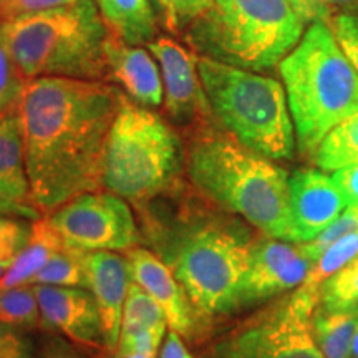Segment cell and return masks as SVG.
<instances>
[{
  "label": "cell",
  "mask_w": 358,
  "mask_h": 358,
  "mask_svg": "<svg viewBox=\"0 0 358 358\" xmlns=\"http://www.w3.org/2000/svg\"><path fill=\"white\" fill-rule=\"evenodd\" d=\"M213 2L214 0H151L159 27L171 35L185 34L187 27L208 10Z\"/></svg>",
  "instance_id": "obj_28"
},
{
  "label": "cell",
  "mask_w": 358,
  "mask_h": 358,
  "mask_svg": "<svg viewBox=\"0 0 358 358\" xmlns=\"http://www.w3.org/2000/svg\"><path fill=\"white\" fill-rule=\"evenodd\" d=\"M3 42L24 80L66 77L106 82L108 29L95 0L0 20Z\"/></svg>",
  "instance_id": "obj_6"
},
{
  "label": "cell",
  "mask_w": 358,
  "mask_h": 358,
  "mask_svg": "<svg viewBox=\"0 0 358 358\" xmlns=\"http://www.w3.org/2000/svg\"><path fill=\"white\" fill-rule=\"evenodd\" d=\"M0 3H2V0H0Z\"/></svg>",
  "instance_id": "obj_45"
},
{
  "label": "cell",
  "mask_w": 358,
  "mask_h": 358,
  "mask_svg": "<svg viewBox=\"0 0 358 358\" xmlns=\"http://www.w3.org/2000/svg\"><path fill=\"white\" fill-rule=\"evenodd\" d=\"M24 85L25 80L17 65L13 64L10 52L3 42L2 30H0V115L19 103Z\"/></svg>",
  "instance_id": "obj_30"
},
{
  "label": "cell",
  "mask_w": 358,
  "mask_h": 358,
  "mask_svg": "<svg viewBox=\"0 0 358 358\" xmlns=\"http://www.w3.org/2000/svg\"><path fill=\"white\" fill-rule=\"evenodd\" d=\"M34 358H83L77 352V348L66 338L52 337L50 340L40 347L38 352H35Z\"/></svg>",
  "instance_id": "obj_36"
},
{
  "label": "cell",
  "mask_w": 358,
  "mask_h": 358,
  "mask_svg": "<svg viewBox=\"0 0 358 358\" xmlns=\"http://www.w3.org/2000/svg\"><path fill=\"white\" fill-rule=\"evenodd\" d=\"M108 34L129 45H148L159 37L151 0H95Z\"/></svg>",
  "instance_id": "obj_19"
},
{
  "label": "cell",
  "mask_w": 358,
  "mask_h": 358,
  "mask_svg": "<svg viewBox=\"0 0 358 358\" xmlns=\"http://www.w3.org/2000/svg\"><path fill=\"white\" fill-rule=\"evenodd\" d=\"M148 241L171 267L194 307L206 342L239 312V289L257 236L250 224L222 211L187 185L138 214Z\"/></svg>",
  "instance_id": "obj_2"
},
{
  "label": "cell",
  "mask_w": 358,
  "mask_h": 358,
  "mask_svg": "<svg viewBox=\"0 0 358 358\" xmlns=\"http://www.w3.org/2000/svg\"><path fill=\"white\" fill-rule=\"evenodd\" d=\"M297 150L313 158L330 129L358 110V73L330 24L313 22L280 62Z\"/></svg>",
  "instance_id": "obj_5"
},
{
  "label": "cell",
  "mask_w": 358,
  "mask_h": 358,
  "mask_svg": "<svg viewBox=\"0 0 358 358\" xmlns=\"http://www.w3.org/2000/svg\"><path fill=\"white\" fill-rule=\"evenodd\" d=\"M50 222L65 244L85 252H128L143 243L131 204L108 191H90L53 211Z\"/></svg>",
  "instance_id": "obj_10"
},
{
  "label": "cell",
  "mask_w": 358,
  "mask_h": 358,
  "mask_svg": "<svg viewBox=\"0 0 358 358\" xmlns=\"http://www.w3.org/2000/svg\"><path fill=\"white\" fill-rule=\"evenodd\" d=\"M113 358H156V357L143 355V353H128V355H120V357H113Z\"/></svg>",
  "instance_id": "obj_42"
},
{
  "label": "cell",
  "mask_w": 358,
  "mask_h": 358,
  "mask_svg": "<svg viewBox=\"0 0 358 358\" xmlns=\"http://www.w3.org/2000/svg\"><path fill=\"white\" fill-rule=\"evenodd\" d=\"M332 10L340 13H358V0H325Z\"/></svg>",
  "instance_id": "obj_40"
},
{
  "label": "cell",
  "mask_w": 358,
  "mask_h": 358,
  "mask_svg": "<svg viewBox=\"0 0 358 358\" xmlns=\"http://www.w3.org/2000/svg\"><path fill=\"white\" fill-rule=\"evenodd\" d=\"M0 259H8V257L6 256V254H3V252H2V250H0Z\"/></svg>",
  "instance_id": "obj_44"
},
{
  "label": "cell",
  "mask_w": 358,
  "mask_h": 358,
  "mask_svg": "<svg viewBox=\"0 0 358 358\" xmlns=\"http://www.w3.org/2000/svg\"><path fill=\"white\" fill-rule=\"evenodd\" d=\"M120 96L122 90L103 80H27L19 113L32 203L40 216L101 189V156Z\"/></svg>",
  "instance_id": "obj_1"
},
{
  "label": "cell",
  "mask_w": 358,
  "mask_h": 358,
  "mask_svg": "<svg viewBox=\"0 0 358 358\" xmlns=\"http://www.w3.org/2000/svg\"><path fill=\"white\" fill-rule=\"evenodd\" d=\"M319 307L329 312L358 308V256L324 282L319 292Z\"/></svg>",
  "instance_id": "obj_27"
},
{
  "label": "cell",
  "mask_w": 358,
  "mask_h": 358,
  "mask_svg": "<svg viewBox=\"0 0 358 358\" xmlns=\"http://www.w3.org/2000/svg\"><path fill=\"white\" fill-rule=\"evenodd\" d=\"M312 159L327 173L358 163V110L327 133Z\"/></svg>",
  "instance_id": "obj_22"
},
{
  "label": "cell",
  "mask_w": 358,
  "mask_h": 358,
  "mask_svg": "<svg viewBox=\"0 0 358 358\" xmlns=\"http://www.w3.org/2000/svg\"><path fill=\"white\" fill-rule=\"evenodd\" d=\"M35 347L25 330L0 322V358H34Z\"/></svg>",
  "instance_id": "obj_33"
},
{
  "label": "cell",
  "mask_w": 358,
  "mask_h": 358,
  "mask_svg": "<svg viewBox=\"0 0 358 358\" xmlns=\"http://www.w3.org/2000/svg\"><path fill=\"white\" fill-rule=\"evenodd\" d=\"M0 198L22 208L35 209L27 171L19 103L0 115Z\"/></svg>",
  "instance_id": "obj_18"
},
{
  "label": "cell",
  "mask_w": 358,
  "mask_h": 358,
  "mask_svg": "<svg viewBox=\"0 0 358 358\" xmlns=\"http://www.w3.org/2000/svg\"><path fill=\"white\" fill-rule=\"evenodd\" d=\"M312 267L301 244L259 232L239 289V312L267 303L292 292L306 280Z\"/></svg>",
  "instance_id": "obj_12"
},
{
  "label": "cell",
  "mask_w": 358,
  "mask_h": 358,
  "mask_svg": "<svg viewBox=\"0 0 358 358\" xmlns=\"http://www.w3.org/2000/svg\"><path fill=\"white\" fill-rule=\"evenodd\" d=\"M306 25L289 0H214L182 38L198 57L264 71L294 50Z\"/></svg>",
  "instance_id": "obj_7"
},
{
  "label": "cell",
  "mask_w": 358,
  "mask_h": 358,
  "mask_svg": "<svg viewBox=\"0 0 358 358\" xmlns=\"http://www.w3.org/2000/svg\"><path fill=\"white\" fill-rule=\"evenodd\" d=\"M289 2L307 24H313V22L332 24L334 10L325 0H289Z\"/></svg>",
  "instance_id": "obj_35"
},
{
  "label": "cell",
  "mask_w": 358,
  "mask_h": 358,
  "mask_svg": "<svg viewBox=\"0 0 358 358\" xmlns=\"http://www.w3.org/2000/svg\"><path fill=\"white\" fill-rule=\"evenodd\" d=\"M355 231H358V209L347 208L345 211L340 214L327 229L322 231L315 239H312L310 243L301 244V248L303 250V254L313 262L322 252H325L330 245Z\"/></svg>",
  "instance_id": "obj_29"
},
{
  "label": "cell",
  "mask_w": 358,
  "mask_h": 358,
  "mask_svg": "<svg viewBox=\"0 0 358 358\" xmlns=\"http://www.w3.org/2000/svg\"><path fill=\"white\" fill-rule=\"evenodd\" d=\"M131 280L145 290L161 307L168 327L178 332L191 345H203L206 335L187 294L179 284L171 267L150 248L129 249L124 252Z\"/></svg>",
  "instance_id": "obj_13"
},
{
  "label": "cell",
  "mask_w": 358,
  "mask_h": 358,
  "mask_svg": "<svg viewBox=\"0 0 358 358\" xmlns=\"http://www.w3.org/2000/svg\"><path fill=\"white\" fill-rule=\"evenodd\" d=\"M30 227L20 217L0 214V250L7 257H15L30 237Z\"/></svg>",
  "instance_id": "obj_31"
},
{
  "label": "cell",
  "mask_w": 358,
  "mask_h": 358,
  "mask_svg": "<svg viewBox=\"0 0 358 358\" xmlns=\"http://www.w3.org/2000/svg\"><path fill=\"white\" fill-rule=\"evenodd\" d=\"M34 2L35 0H2V3H0V20L30 12Z\"/></svg>",
  "instance_id": "obj_38"
},
{
  "label": "cell",
  "mask_w": 358,
  "mask_h": 358,
  "mask_svg": "<svg viewBox=\"0 0 358 358\" xmlns=\"http://www.w3.org/2000/svg\"><path fill=\"white\" fill-rule=\"evenodd\" d=\"M159 64L163 77V111L182 136L216 123L198 70V55L171 37L146 45Z\"/></svg>",
  "instance_id": "obj_11"
},
{
  "label": "cell",
  "mask_w": 358,
  "mask_h": 358,
  "mask_svg": "<svg viewBox=\"0 0 358 358\" xmlns=\"http://www.w3.org/2000/svg\"><path fill=\"white\" fill-rule=\"evenodd\" d=\"M332 179L342 192L347 208L358 209V163L334 171Z\"/></svg>",
  "instance_id": "obj_34"
},
{
  "label": "cell",
  "mask_w": 358,
  "mask_h": 358,
  "mask_svg": "<svg viewBox=\"0 0 358 358\" xmlns=\"http://www.w3.org/2000/svg\"><path fill=\"white\" fill-rule=\"evenodd\" d=\"M88 289L95 297L100 312L103 338L108 358H113L122 334V320L131 274L127 256L115 250L87 252Z\"/></svg>",
  "instance_id": "obj_16"
},
{
  "label": "cell",
  "mask_w": 358,
  "mask_h": 358,
  "mask_svg": "<svg viewBox=\"0 0 358 358\" xmlns=\"http://www.w3.org/2000/svg\"><path fill=\"white\" fill-rule=\"evenodd\" d=\"M352 358H358V332H357L355 338H353V343H352Z\"/></svg>",
  "instance_id": "obj_43"
},
{
  "label": "cell",
  "mask_w": 358,
  "mask_h": 358,
  "mask_svg": "<svg viewBox=\"0 0 358 358\" xmlns=\"http://www.w3.org/2000/svg\"><path fill=\"white\" fill-rule=\"evenodd\" d=\"M0 322L25 332L42 329V313L34 285L0 290Z\"/></svg>",
  "instance_id": "obj_25"
},
{
  "label": "cell",
  "mask_w": 358,
  "mask_h": 358,
  "mask_svg": "<svg viewBox=\"0 0 358 358\" xmlns=\"http://www.w3.org/2000/svg\"><path fill=\"white\" fill-rule=\"evenodd\" d=\"M65 245L64 237L58 234L48 216L34 219L29 241L13 259L12 267L0 282V290L17 287V285H30L40 268Z\"/></svg>",
  "instance_id": "obj_20"
},
{
  "label": "cell",
  "mask_w": 358,
  "mask_h": 358,
  "mask_svg": "<svg viewBox=\"0 0 358 358\" xmlns=\"http://www.w3.org/2000/svg\"><path fill=\"white\" fill-rule=\"evenodd\" d=\"M0 214H7V216H15V217H27V219H37L40 214L35 209L30 208H22V206L12 204L0 198Z\"/></svg>",
  "instance_id": "obj_39"
},
{
  "label": "cell",
  "mask_w": 358,
  "mask_h": 358,
  "mask_svg": "<svg viewBox=\"0 0 358 358\" xmlns=\"http://www.w3.org/2000/svg\"><path fill=\"white\" fill-rule=\"evenodd\" d=\"M158 358H194L191 355L189 348L186 345V340L178 332L168 329L166 337L161 343Z\"/></svg>",
  "instance_id": "obj_37"
},
{
  "label": "cell",
  "mask_w": 358,
  "mask_h": 358,
  "mask_svg": "<svg viewBox=\"0 0 358 358\" xmlns=\"http://www.w3.org/2000/svg\"><path fill=\"white\" fill-rule=\"evenodd\" d=\"M106 82L148 108L163 106L164 87L159 64L146 45H129L108 34L105 40Z\"/></svg>",
  "instance_id": "obj_17"
},
{
  "label": "cell",
  "mask_w": 358,
  "mask_h": 358,
  "mask_svg": "<svg viewBox=\"0 0 358 358\" xmlns=\"http://www.w3.org/2000/svg\"><path fill=\"white\" fill-rule=\"evenodd\" d=\"M319 297L295 289L204 343L199 358H324L312 334Z\"/></svg>",
  "instance_id": "obj_9"
},
{
  "label": "cell",
  "mask_w": 358,
  "mask_h": 358,
  "mask_svg": "<svg viewBox=\"0 0 358 358\" xmlns=\"http://www.w3.org/2000/svg\"><path fill=\"white\" fill-rule=\"evenodd\" d=\"M358 332V308L329 312L317 306L312 313V334L324 358H352Z\"/></svg>",
  "instance_id": "obj_21"
},
{
  "label": "cell",
  "mask_w": 358,
  "mask_h": 358,
  "mask_svg": "<svg viewBox=\"0 0 358 358\" xmlns=\"http://www.w3.org/2000/svg\"><path fill=\"white\" fill-rule=\"evenodd\" d=\"M335 38L358 73V13H338L332 19Z\"/></svg>",
  "instance_id": "obj_32"
},
{
  "label": "cell",
  "mask_w": 358,
  "mask_h": 358,
  "mask_svg": "<svg viewBox=\"0 0 358 358\" xmlns=\"http://www.w3.org/2000/svg\"><path fill=\"white\" fill-rule=\"evenodd\" d=\"M198 70L219 128L268 159L294 158L297 140L282 82L206 57H198Z\"/></svg>",
  "instance_id": "obj_8"
},
{
  "label": "cell",
  "mask_w": 358,
  "mask_h": 358,
  "mask_svg": "<svg viewBox=\"0 0 358 358\" xmlns=\"http://www.w3.org/2000/svg\"><path fill=\"white\" fill-rule=\"evenodd\" d=\"M34 289L42 313L43 330L58 332L75 347L108 358L100 312L90 289L57 285H34Z\"/></svg>",
  "instance_id": "obj_14"
},
{
  "label": "cell",
  "mask_w": 358,
  "mask_h": 358,
  "mask_svg": "<svg viewBox=\"0 0 358 358\" xmlns=\"http://www.w3.org/2000/svg\"><path fill=\"white\" fill-rule=\"evenodd\" d=\"M289 243L315 239L347 208L342 192L324 169L302 168L289 174Z\"/></svg>",
  "instance_id": "obj_15"
},
{
  "label": "cell",
  "mask_w": 358,
  "mask_h": 358,
  "mask_svg": "<svg viewBox=\"0 0 358 358\" xmlns=\"http://www.w3.org/2000/svg\"><path fill=\"white\" fill-rule=\"evenodd\" d=\"M187 185L182 133L166 116L122 92L101 156V189L123 198L140 214Z\"/></svg>",
  "instance_id": "obj_4"
},
{
  "label": "cell",
  "mask_w": 358,
  "mask_h": 358,
  "mask_svg": "<svg viewBox=\"0 0 358 358\" xmlns=\"http://www.w3.org/2000/svg\"><path fill=\"white\" fill-rule=\"evenodd\" d=\"M358 256V231L352 232L337 243L330 245L325 252H322L315 261L312 262L310 271L306 277V280L299 285L303 292L319 297L320 287L325 280L337 274L340 268L347 266L352 259Z\"/></svg>",
  "instance_id": "obj_24"
},
{
  "label": "cell",
  "mask_w": 358,
  "mask_h": 358,
  "mask_svg": "<svg viewBox=\"0 0 358 358\" xmlns=\"http://www.w3.org/2000/svg\"><path fill=\"white\" fill-rule=\"evenodd\" d=\"M15 257H8V259H0V282H2L3 277L8 272V268L12 267V262Z\"/></svg>",
  "instance_id": "obj_41"
},
{
  "label": "cell",
  "mask_w": 358,
  "mask_h": 358,
  "mask_svg": "<svg viewBox=\"0 0 358 358\" xmlns=\"http://www.w3.org/2000/svg\"><path fill=\"white\" fill-rule=\"evenodd\" d=\"M30 285H57V287L88 289L87 252L65 245L53 254L37 272Z\"/></svg>",
  "instance_id": "obj_23"
},
{
  "label": "cell",
  "mask_w": 358,
  "mask_h": 358,
  "mask_svg": "<svg viewBox=\"0 0 358 358\" xmlns=\"http://www.w3.org/2000/svg\"><path fill=\"white\" fill-rule=\"evenodd\" d=\"M168 320L164 312L140 285L131 282L124 303L122 334L138 330H168ZM120 334V335H122Z\"/></svg>",
  "instance_id": "obj_26"
},
{
  "label": "cell",
  "mask_w": 358,
  "mask_h": 358,
  "mask_svg": "<svg viewBox=\"0 0 358 358\" xmlns=\"http://www.w3.org/2000/svg\"><path fill=\"white\" fill-rule=\"evenodd\" d=\"M186 178L201 198L244 219L257 232L289 241V173L275 161L208 124L187 133Z\"/></svg>",
  "instance_id": "obj_3"
}]
</instances>
